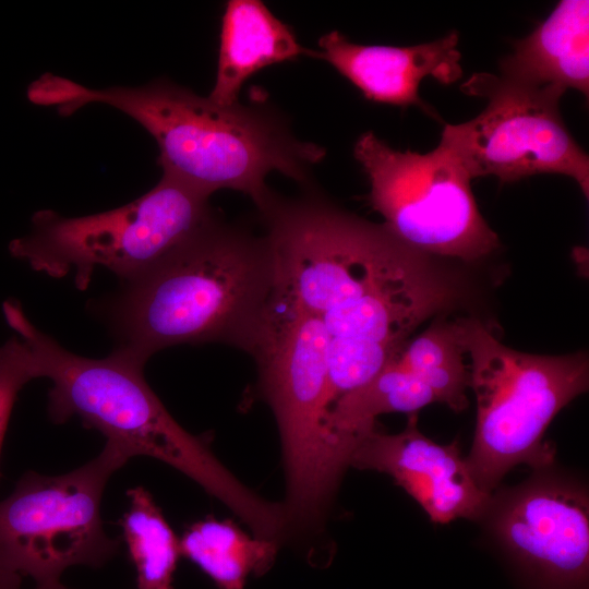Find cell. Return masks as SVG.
Wrapping results in <instances>:
<instances>
[{
    "label": "cell",
    "instance_id": "cell-1",
    "mask_svg": "<svg viewBox=\"0 0 589 589\" xmlns=\"http://www.w3.org/2000/svg\"><path fill=\"white\" fill-rule=\"evenodd\" d=\"M259 213L277 301L315 317L327 335L333 404L372 380L419 325L459 297L434 256L311 187L297 199L274 194Z\"/></svg>",
    "mask_w": 589,
    "mask_h": 589
},
{
    "label": "cell",
    "instance_id": "cell-2",
    "mask_svg": "<svg viewBox=\"0 0 589 589\" xmlns=\"http://www.w3.org/2000/svg\"><path fill=\"white\" fill-rule=\"evenodd\" d=\"M35 97L62 115L92 103L115 107L155 139L163 175L207 196L221 189L242 192L259 212L274 195L265 183L269 172L310 188L312 167L325 156L322 146L296 139L267 108L218 105L165 79L94 89L48 73Z\"/></svg>",
    "mask_w": 589,
    "mask_h": 589
},
{
    "label": "cell",
    "instance_id": "cell-3",
    "mask_svg": "<svg viewBox=\"0 0 589 589\" xmlns=\"http://www.w3.org/2000/svg\"><path fill=\"white\" fill-rule=\"evenodd\" d=\"M277 305L263 235L219 218L136 279L112 305L118 349L146 363L183 344L220 342L250 356Z\"/></svg>",
    "mask_w": 589,
    "mask_h": 589
},
{
    "label": "cell",
    "instance_id": "cell-4",
    "mask_svg": "<svg viewBox=\"0 0 589 589\" xmlns=\"http://www.w3.org/2000/svg\"><path fill=\"white\" fill-rule=\"evenodd\" d=\"M3 314L31 351L36 377H47L48 414L55 423L73 416L96 429L129 459L148 456L199 483L238 515L259 538L284 528L283 506L244 486L200 437L185 431L147 384L145 363L116 349L101 359L79 356L39 330L19 303L5 301Z\"/></svg>",
    "mask_w": 589,
    "mask_h": 589
},
{
    "label": "cell",
    "instance_id": "cell-5",
    "mask_svg": "<svg viewBox=\"0 0 589 589\" xmlns=\"http://www.w3.org/2000/svg\"><path fill=\"white\" fill-rule=\"evenodd\" d=\"M469 387L477 402L474 437L466 462L488 494L515 466L549 467L543 441L554 417L589 386L585 351L562 356L521 352L500 341L479 318L462 317Z\"/></svg>",
    "mask_w": 589,
    "mask_h": 589
},
{
    "label": "cell",
    "instance_id": "cell-6",
    "mask_svg": "<svg viewBox=\"0 0 589 589\" xmlns=\"http://www.w3.org/2000/svg\"><path fill=\"white\" fill-rule=\"evenodd\" d=\"M280 434L287 525L316 524L347 467L330 442L327 335L313 316L277 301L251 354Z\"/></svg>",
    "mask_w": 589,
    "mask_h": 589
},
{
    "label": "cell",
    "instance_id": "cell-7",
    "mask_svg": "<svg viewBox=\"0 0 589 589\" xmlns=\"http://www.w3.org/2000/svg\"><path fill=\"white\" fill-rule=\"evenodd\" d=\"M208 199L163 175L147 193L108 212L64 217L39 211L31 231L12 240L9 250L50 277L73 273L81 290L88 287L96 267L109 269L127 284L218 218Z\"/></svg>",
    "mask_w": 589,
    "mask_h": 589
},
{
    "label": "cell",
    "instance_id": "cell-8",
    "mask_svg": "<svg viewBox=\"0 0 589 589\" xmlns=\"http://www.w3.org/2000/svg\"><path fill=\"white\" fill-rule=\"evenodd\" d=\"M353 155L369 178L372 208L408 247L468 263L500 248L478 208L472 179L443 144L425 154L401 152L369 131L357 140Z\"/></svg>",
    "mask_w": 589,
    "mask_h": 589
},
{
    "label": "cell",
    "instance_id": "cell-9",
    "mask_svg": "<svg viewBox=\"0 0 589 589\" xmlns=\"http://www.w3.org/2000/svg\"><path fill=\"white\" fill-rule=\"evenodd\" d=\"M128 460L106 443L68 473L26 472L0 501V568L39 587L60 582L71 566L98 567L112 557L120 543L106 533L100 504L109 478Z\"/></svg>",
    "mask_w": 589,
    "mask_h": 589
},
{
    "label": "cell",
    "instance_id": "cell-10",
    "mask_svg": "<svg viewBox=\"0 0 589 589\" xmlns=\"http://www.w3.org/2000/svg\"><path fill=\"white\" fill-rule=\"evenodd\" d=\"M460 89L488 104L469 121L445 124L440 143L471 179L495 176L508 183L560 173L575 180L588 199L589 157L562 119L563 94L521 86L492 73L473 74Z\"/></svg>",
    "mask_w": 589,
    "mask_h": 589
},
{
    "label": "cell",
    "instance_id": "cell-11",
    "mask_svg": "<svg viewBox=\"0 0 589 589\" xmlns=\"http://www.w3.org/2000/svg\"><path fill=\"white\" fill-rule=\"evenodd\" d=\"M485 516L531 588L588 589L589 504L582 486L539 474L492 496Z\"/></svg>",
    "mask_w": 589,
    "mask_h": 589
},
{
    "label": "cell",
    "instance_id": "cell-12",
    "mask_svg": "<svg viewBox=\"0 0 589 589\" xmlns=\"http://www.w3.org/2000/svg\"><path fill=\"white\" fill-rule=\"evenodd\" d=\"M349 465L389 474L435 524L483 518L492 498L473 480L457 442L443 445L426 437L417 413L409 414L400 433L375 428L366 433Z\"/></svg>",
    "mask_w": 589,
    "mask_h": 589
},
{
    "label": "cell",
    "instance_id": "cell-13",
    "mask_svg": "<svg viewBox=\"0 0 589 589\" xmlns=\"http://www.w3.org/2000/svg\"><path fill=\"white\" fill-rule=\"evenodd\" d=\"M318 46L317 58L332 64L366 99L400 107L417 106L433 116V110L419 96L421 81L432 76L447 85L462 75L456 32L430 43L396 47L354 44L333 31L320 38Z\"/></svg>",
    "mask_w": 589,
    "mask_h": 589
},
{
    "label": "cell",
    "instance_id": "cell-14",
    "mask_svg": "<svg viewBox=\"0 0 589 589\" xmlns=\"http://www.w3.org/2000/svg\"><path fill=\"white\" fill-rule=\"evenodd\" d=\"M589 2L563 0L539 26L514 43L500 61V76L512 83L564 94H589Z\"/></svg>",
    "mask_w": 589,
    "mask_h": 589
},
{
    "label": "cell",
    "instance_id": "cell-15",
    "mask_svg": "<svg viewBox=\"0 0 589 589\" xmlns=\"http://www.w3.org/2000/svg\"><path fill=\"white\" fill-rule=\"evenodd\" d=\"M303 55L317 57V51L302 47L262 1L230 0L221 20L215 85L207 97L218 105H235L253 74Z\"/></svg>",
    "mask_w": 589,
    "mask_h": 589
},
{
    "label": "cell",
    "instance_id": "cell-16",
    "mask_svg": "<svg viewBox=\"0 0 589 589\" xmlns=\"http://www.w3.org/2000/svg\"><path fill=\"white\" fill-rule=\"evenodd\" d=\"M179 541L181 555L218 589H243L248 577L266 572L277 553L276 540L251 538L230 520L215 518L194 522Z\"/></svg>",
    "mask_w": 589,
    "mask_h": 589
},
{
    "label": "cell",
    "instance_id": "cell-17",
    "mask_svg": "<svg viewBox=\"0 0 589 589\" xmlns=\"http://www.w3.org/2000/svg\"><path fill=\"white\" fill-rule=\"evenodd\" d=\"M466 358L462 317L447 320L441 314L425 330L409 339L390 361L417 374L438 402L459 412L468 405Z\"/></svg>",
    "mask_w": 589,
    "mask_h": 589
},
{
    "label": "cell",
    "instance_id": "cell-18",
    "mask_svg": "<svg viewBox=\"0 0 589 589\" xmlns=\"http://www.w3.org/2000/svg\"><path fill=\"white\" fill-rule=\"evenodd\" d=\"M130 506L121 526L139 589H172L180 541L152 495L142 486L127 492Z\"/></svg>",
    "mask_w": 589,
    "mask_h": 589
},
{
    "label": "cell",
    "instance_id": "cell-19",
    "mask_svg": "<svg viewBox=\"0 0 589 589\" xmlns=\"http://www.w3.org/2000/svg\"><path fill=\"white\" fill-rule=\"evenodd\" d=\"M33 378L36 377L28 347L21 338H11V352L0 371V454L16 396Z\"/></svg>",
    "mask_w": 589,
    "mask_h": 589
},
{
    "label": "cell",
    "instance_id": "cell-20",
    "mask_svg": "<svg viewBox=\"0 0 589 589\" xmlns=\"http://www.w3.org/2000/svg\"><path fill=\"white\" fill-rule=\"evenodd\" d=\"M22 576L0 568V589H22Z\"/></svg>",
    "mask_w": 589,
    "mask_h": 589
},
{
    "label": "cell",
    "instance_id": "cell-21",
    "mask_svg": "<svg viewBox=\"0 0 589 589\" xmlns=\"http://www.w3.org/2000/svg\"><path fill=\"white\" fill-rule=\"evenodd\" d=\"M11 351V341L10 339L3 345L0 346V371L5 364Z\"/></svg>",
    "mask_w": 589,
    "mask_h": 589
},
{
    "label": "cell",
    "instance_id": "cell-22",
    "mask_svg": "<svg viewBox=\"0 0 589 589\" xmlns=\"http://www.w3.org/2000/svg\"><path fill=\"white\" fill-rule=\"evenodd\" d=\"M35 589H68V588L61 585V582H57L53 585L35 587Z\"/></svg>",
    "mask_w": 589,
    "mask_h": 589
}]
</instances>
